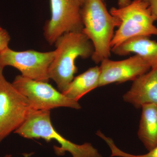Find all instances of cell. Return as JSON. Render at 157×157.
I'll use <instances>...</instances> for the list:
<instances>
[{"instance_id":"obj_15","label":"cell","mask_w":157,"mask_h":157,"mask_svg":"<svg viewBox=\"0 0 157 157\" xmlns=\"http://www.w3.org/2000/svg\"><path fill=\"white\" fill-rule=\"evenodd\" d=\"M11 37L6 29L0 26V52L9 47Z\"/></svg>"},{"instance_id":"obj_13","label":"cell","mask_w":157,"mask_h":157,"mask_svg":"<svg viewBox=\"0 0 157 157\" xmlns=\"http://www.w3.org/2000/svg\"><path fill=\"white\" fill-rule=\"evenodd\" d=\"M101 75L100 67L90 68L73 78L63 94L68 98L78 101L83 96L99 87Z\"/></svg>"},{"instance_id":"obj_14","label":"cell","mask_w":157,"mask_h":157,"mask_svg":"<svg viewBox=\"0 0 157 157\" xmlns=\"http://www.w3.org/2000/svg\"><path fill=\"white\" fill-rule=\"evenodd\" d=\"M105 141L110 147L112 152L111 156L120 157H157V146L153 149L149 151L146 154L141 155H132L126 153L119 149L114 144L113 140L109 138H105Z\"/></svg>"},{"instance_id":"obj_17","label":"cell","mask_w":157,"mask_h":157,"mask_svg":"<svg viewBox=\"0 0 157 157\" xmlns=\"http://www.w3.org/2000/svg\"><path fill=\"white\" fill-rule=\"evenodd\" d=\"M104 1V0H103ZM132 2V0H118L119 8L125 7L128 6Z\"/></svg>"},{"instance_id":"obj_6","label":"cell","mask_w":157,"mask_h":157,"mask_svg":"<svg viewBox=\"0 0 157 157\" xmlns=\"http://www.w3.org/2000/svg\"><path fill=\"white\" fill-rule=\"evenodd\" d=\"M48 82L19 75L15 76L12 83L28 99L35 110H50L60 107L81 109L78 101L66 97Z\"/></svg>"},{"instance_id":"obj_7","label":"cell","mask_w":157,"mask_h":157,"mask_svg":"<svg viewBox=\"0 0 157 157\" xmlns=\"http://www.w3.org/2000/svg\"><path fill=\"white\" fill-rule=\"evenodd\" d=\"M55 55V50L47 52L33 50L15 51L8 47L0 52V67H13L24 77L48 82V70Z\"/></svg>"},{"instance_id":"obj_8","label":"cell","mask_w":157,"mask_h":157,"mask_svg":"<svg viewBox=\"0 0 157 157\" xmlns=\"http://www.w3.org/2000/svg\"><path fill=\"white\" fill-rule=\"evenodd\" d=\"M51 17L44 27V36L51 45L62 35L82 32L81 5L77 0H50Z\"/></svg>"},{"instance_id":"obj_16","label":"cell","mask_w":157,"mask_h":157,"mask_svg":"<svg viewBox=\"0 0 157 157\" xmlns=\"http://www.w3.org/2000/svg\"><path fill=\"white\" fill-rule=\"evenodd\" d=\"M148 5L152 14L157 21V0H144Z\"/></svg>"},{"instance_id":"obj_5","label":"cell","mask_w":157,"mask_h":157,"mask_svg":"<svg viewBox=\"0 0 157 157\" xmlns=\"http://www.w3.org/2000/svg\"><path fill=\"white\" fill-rule=\"evenodd\" d=\"M0 67V143L35 110L25 96L6 80Z\"/></svg>"},{"instance_id":"obj_9","label":"cell","mask_w":157,"mask_h":157,"mask_svg":"<svg viewBox=\"0 0 157 157\" xmlns=\"http://www.w3.org/2000/svg\"><path fill=\"white\" fill-rule=\"evenodd\" d=\"M99 87L113 83L135 80L151 70L149 63L136 55L126 59L113 61L105 59L101 63Z\"/></svg>"},{"instance_id":"obj_11","label":"cell","mask_w":157,"mask_h":157,"mask_svg":"<svg viewBox=\"0 0 157 157\" xmlns=\"http://www.w3.org/2000/svg\"><path fill=\"white\" fill-rule=\"evenodd\" d=\"M111 50L119 56L135 53L145 59L150 65L151 69L157 68V42L149 37H133L111 48Z\"/></svg>"},{"instance_id":"obj_10","label":"cell","mask_w":157,"mask_h":157,"mask_svg":"<svg viewBox=\"0 0 157 157\" xmlns=\"http://www.w3.org/2000/svg\"><path fill=\"white\" fill-rule=\"evenodd\" d=\"M131 88L124 95L125 102L137 109L144 105L157 104V68L133 80Z\"/></svg>"},{"instance_id":"obj_1","label":"cell","mask_w":157,"mask_h":157,"mask_svg":"<svg viewBox=\"0 0 157 157\" xmlns=\"http://www.w3.org/2000/svg\"><path fill=\"white\" fill-rule=\"evenodd\" d=\"M54 44L56 47L55 55L49 67L48 76L56 83L59 91L63 93L77 72L75 65L76 59L91 57L94 48L90 40L82 32L63 34Z\"/></svg>"},{"instance_id":"obj_3","label":"cell","mask_w":157,"mask_h":157,"mask_svg":"<svg viewBox=\"0 0 157 157\" xmlns=\"http://www.w3.org/2000/svg\"><path fill=\"white\" fill-rule=\"evenodd\" d=\"M14 133L28 139L42 138L48 142L56 140L60 144L59 147H54L58 155L69 152L73 157H102L90 143L76 144L57 132L52 124L50 110H34Z\"/></svg>"},{"instance_id":"obj_12","label":"cell","mask_w":157,"mask_h":157,"mask_svg":"<svg viewBox=\"0 0 157 157\" xmlns=\"http://www.w3.org/2000/svg\"><path fill=\"white\" fill-rule=\"evenodd\" d=\"M138 136L148 151L157 146V104H146L141 107Z\"/></svg>"},{"instance_id":"obj_4","label":"cell","mask_w":157,"mask_h":157,"mask_svg":"<svg viewBox=\"0 0 157 157\" xmlns=\"http://www.w3.org/2000/svg\"><path fill=\"white\" fill-rule=\"evenodd\" d=\"M109 13L120 23L111 41V48L133 37L157 36L156 20L144 0H133L118 9L113 7Z\"/></svg>"},{"instance_id":"obj_2","label":"cell","mask_w":157,"mask_h":157,"mask_svg":"<svg viewBox=\"0 0 157 157\" xmlns=\"http://www.w3.org/2000/svg\"><path fill=\"white\" fill-rule=\"evenodd\" d=\"M82 33L93 43L92 59L96 64L109 59L114 29L120 23L107 11L103 0H84L80 10Z\"/></svg>"},{"instance_id":"obj_19","label":"cell","mask_w":157,"mask_h":157,"mask_svg":"<svg viewBox=\"0 0 157 157\" xmlns=\"http://www.w3.org/2000/svg\"><path fill=\"white\" fill-rule=\"evenodd\" d=\"M12 157V156H11V155H6L5 156H4L3 157Z\"/></svg>"},{"instance_id":"obj_18","label":"cell","mask_w":157,"mask_h":157,"mask_svg":"<svg viewBox=\"0 0 157 157\" xmlns=\"http://www.w3.org/2000/svg\"><path fill=\"white\" fill-rule=\"evenodd\" d=\"M78 2H79L80 5H81V6H82V4H83V2H84V0H77Z\"/></svg>"}]
</instances>
